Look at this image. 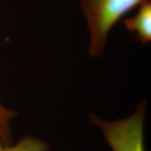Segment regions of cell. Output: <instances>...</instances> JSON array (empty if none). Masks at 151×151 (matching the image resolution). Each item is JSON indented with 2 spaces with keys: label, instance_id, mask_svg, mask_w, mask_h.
Wrapping results in <instances>:
<instances>
[{
  "label": "cell",
  "instance_id": "1",
  "mask_svg": "<svg viewBox=\"0 0 151 151\" xmlns=\"http://www.w3.org/2000/svg\"><path fill=\"white\" fill-rule=\"evenodd\" d=\"M147 0H80V7L89 36L87 53L102 56L108 36L117 23Z\"/></svg>",
  "mask_w": 151,
  "mask_h": 151
},
{
  "label": "cell",
  "instance_id": "2",
  "mask_svg": "<svg viewBox=\"0 0 151 151\" xmlns=\"http://www.w3.org/2000/svg\"><path fill=\"white\" fill-rule=\"evenodd\" d=\"M147 103L142 101L135 112L129 117L114 121H106L95 115L91 117L112 151H145L144 143V123Z\"/></svg>",
  "mask_w": 151,
  "mask_h": 151
},
{
  "label": "cell",
  "instance_id": "3",
  "mask_svg": "<svg viewBox=\"0 0 151 151\" xmlns=\"http://www.w3.org/2000/svg\"><path fill=\"white\" fill-rule=\"evenodd\" d=\"M125 29L135 35L141 44L151 41V1L147 0L137 8L134 15L124 19Z\"/></svg>",
  "mask_w": 151,
  "mask_h": 151
},
{
  "label": "cell",
  "instance_id": "4",
  "mask_svg": "<svg viewBox=\"0 0 151 151\" xmlns=\"http://www.w3.org/2000/svg\"><path fill=\"white\" fill-rule=\"evenodd\" d=\"M49 149L47 143L34 136H26L14 145L0 143V151H49Z\"/></svg>",
  "mask_w": 151,
  "mask_h": 151
},
{
  "label": "cell",
  "instance_id": "5",
  "mask_svg": "<svg viewBox=\"0 0 151 151\" xmlns=\"http://www.w3.org/2000/svg\"><path fill=\"white\" fill-rule=\"evenodd\" d=\"M17 115L16 111L4 107L0 102V143L10 145L12 140L10 122Z\"/></svg>",
  "mask_w": 151,
  "mask_h": 151
}]
</instances>
